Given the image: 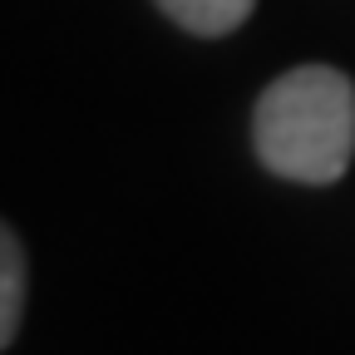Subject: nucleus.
<instances>
[{"label":"nucleus","mask_w":355,"mask_h":355,"mask_svg":"<svg viewBox=\"0 0 355 355\" xmlns=\"http://www.w3.org/2000/svg\"><path fill=\"white\" fill-rule=\"evenodd\" d=\"M257 0H158V10L183 25L188 35H202V40H217V35H232L247 15H252Z\"/></svg>","instance_id":"f03ea898"},{"label":"nucleus","mask_w":355,"mask_h":355,"mask_svg":"<svg viewBox=\"0 0 355 355\" xmlns=\"http://www.w3.org/2000/svg\"><path fill=\"white\" fill-rule=\"evenodd\" d=\"M252 148L266 173L326 188L355 158V84L331 64H301L272 79L252 114Z\"/></svg>","instance_id":"f257e3e1"},{"label":"nucleus","mask_w":355,"mask_h":355,"mask_svg":"<svg viewBox=\"0 0 355 355\" xmlns=\"http://www.w3.org/2000/svg\"><path fill=\"white\" fill-rule=\"evenodd\" d=\"M25 311V247L6 227L0 232V345H10Z\"/></svg>","instance_id":"7ed1b4c3"}]
</instances>
